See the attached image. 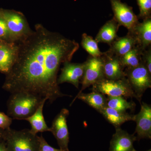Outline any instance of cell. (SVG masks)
<instances>
[{
  "label": "cell",
  "instance_id": "14",
  "mask_svg": "<svg viewBox=\"0 0 151 151\" xmlns=\"http://www.w3.org/2000/svg\"><path fill=\"white\" fill-rule=\"evenodd\" d=\"M136 141L134 134H130L120 127H117L110 142L109 151H135L134 143Z\"/></svg>",
  "mask_w": 151,
  "mask_h": 151
},
{
  "label": "cell",
  "instance_id": "2",
  "mask_svg": "<svg viewBox=\"0 0 151 151\" xmlns=\"http://www.w3.org/2000/svg\"><path fill=\"white\" fill-rule=\"evenodd\" d=\"M45 99L25 92L12 93L8 101V114L12 119L24 120L35 113Z\"/></svg>",
  "mask_w": 151,
  "mask_h": 151
},
{
  "label": "cell",
  "instance_id": "8",
  "mask_svg": "<svg viewBox=\"0 0 151 151\" xmlns=\"http://www.w3.org/2000/svg\"><path fill=\"white\" fill-rule=\"evenodd\" d=\"M84 62V75L81 81L82 86L78 94H80L87 87L105 78L102 56L100 57H89Z\"/></svg>",
  "mask_w": 151,
  "mask_h": 151
},
{
  "label": "cell",
  "instance_id": "9",
  "mask_svg": "<svg viewBox=\"0 0 151 151\" xmlns=\"http://www.w3.org/2000/svg\"><path fill=\"white\" fill-rule=\"evenodd\" d=\"M69 111L63 108L55 118L50 132L52 133L57 141L60 149L62 151H69V132L67 124V119L69 115Z\"/></svg>",
  "mask_w": 151,
  "mask_h": 151
},
{
  "label": "cell",
  "instance_id": "1",
  "mask_svg": "<svg viewBox=\"0 0 151 151\" xmlns=\"http://www.w3.org/2000/svg\"><path fill=\"white\" fill-rule=\"evenodd\" d=\"M16 60L6 74L3 88L11 94L25 92L52 103L62 93L58 73L62 63L70 62L79 48L78 42L37 24L35 30L17 42Z\"/></svg>",
  "mask_w": 151,
  "mask_h": 151
},
{
  "label": "cell",
  "instance_id": "3",
  "mask_svg": "<svg viewBox=\"0 0 151 151\" xmlns=\"http://www.w3.org/2000/svg\"><path fill=\"white\" fill-rule=\"evenodd\" d=\"M3 139L8 151H39V136L29 129L5 130Z\"/></svg>",
  "mask_w": 151,
  "mask_h": 151
},
{
  "label": "cell",
  "instance_id": "16",
  "mask_svg": "<svg viewBox=\"0 0 151 151\" xmlns=\"http://www.w3.org/2000/svg\"><path fill=\"white\" fill-rule=\"evenodd\" d=\"M137 45V41L132 34L128 33L125 36L118 37L110 45L108 50L111 53L120 57L123 56Z\"/></svg>",
  "mask_w": 151,
  "mask_h": 151
},
{
  "label": "cell",
  "instance_id": "11",
  "mask_svg": "<svg viewBox=\"0 0 151 151\" xmlns=\"http://www.w3.org/2000/svg\"><path fill=\"white\" fill-rule=\"evenodd\" d=\"M18 50L17 42L0 40V72L9 73L16 60Z\"/></svg>",
  "mask_w": 151,
  "mask_h": 151
},
{
  "label": "cell",
  "instance_id": "29",
  "mask_svg": "<svg viewBox=\"0 0 151 151\" xmlns=\"http://www.w3.org/2000/svg\"><path fill=\"white\" fill-rule=\"evenodd\" d=\"M0 151H8L5 143H0Z\"/></svg>",
  "mask_w": 151,
  "mask_h": 151
},
{
  "label": "cell",
  "instance_id": "25",
  "mask_svg": "<svg viewBox=\"0 0 151 151\" xmlns=\"http://www.w3.org/2000/svg\"><path fill=\"white\" fill-rule=\"evenodd\" d=\"M0 40L8 42H13L12 40L10 34L7 27L6 22L2 17L0 15Z\"/></svg>",
  "mask_w": 151,
  "mask_h": 151
},
{
  "label": "cell",
  "instance_id": "24",
  "mask_svg": "<svg viewBox=\"0 0 151 151\" xmlns=\"http://www.w3.org/2000/svg\"><path fill=\"white\" fill-rule=\"evenodd\" d=\"M139 9L138 18L143 19L151 18V0H137Z\"/></svg>",
  "mask_w": 151,
  "mask_h": 151
},
{
  "label": "cell",
  "instance_id": "19",
  "mask_svg": "<svg viewBox=\"0 0 151 151\" xmlns=\"http://www.w3.org/2000/svg\"><path fill=\"white\" fill-rule=\"evenodd\" d=\"M47 100L46 99L44 100L35 113L28 118L24 119L30 124L31 129L30 130L34 134L37 135L39 132H50V128L47 125L43 114L44 105Z\"/></svg>",
  "mask_w": 151,
  "mask_h": 151
},
{
  "label": "cell",
  "instance_id": "13",
  "mask_svg": "<svg viewBox=\"0 0 151 151\" xmlns=\"http://www.w3.org/2000/svg\"><path fill=\"white\" fill-rule=\"evenodd\" d=\"M103 61V71L105 78L116 80L126 77L124 68L120 57L108 51L102 55Z\"/></svg>",
  "mask_w": 151,
  "mask_h": 151
},
{
  "label": "cell",
  "instance_id": "17",
  "mask_svg": "<svg viewBox=\"0 0 151 151\" xmlns=\"http://www.w3.org/2000/svg\"><path fill=\"white\" fill-rule=\"evenodd\" d=\"M105 119L116 128L129 121H135L136 115H132L126 112H122L105 106L99 111Z\"/></svg>",
  "mask_w": 151,
  "mask_h": 151
},
{
  "label": "cell",
  "instance_id": "22",
  "mask_svg": "<svg viewBox=\"0 0 151 151\" xmlns=\"http://www.w3.org/2000/svg\"><path fill=\"white\" fill-rule=\"evenodd\" d=\"M107 106L117 111L126 112L127 110L134 111L135 103L133 102H128L124 97H108L107 98Z\"/></svg>",
  "mask_w": 151,
  "mask_h": 151
},
{
  "label": "cell",
  "instance_id": "10",
  "mask_svg": "<svg viewBox=\"0 0 151 151\" xmlns=\"http://www.w3.org/2000/svg\"><path fill=\"white\" fill-rule=\"evenodd\" d=\"M137 140L143 139H151V107L145 103L141 104L140 111L136 115Z\"/></svg>",
  "mask_w": 151,
  "mask_h": 151
},
{
  "label": "cell",
  "instance_id": "21",
  "mask_svg": "<svg viewBox=\"0 0 151 151\" xmlns=\"http://www.w3.org/2000/svg\"><path fill=\"white\" fill-rule=\"evenodd\" d=\"M142 50L137 45L123 56L120 59L124 68L137 66L142 61Z\"/></svg>",
  "mask_w": 151,
  "mask_h": 151
},
{
  "label": "cell",
  "instance_id": "18",
  "mask_svg": "<svg viewBox=\"0 0 151 151\" xmlns=\"http://www.w3.org/2000/svg\"><path fill=\"white\" fill-rule=\"evenodd\" d=\"M119 26L114 19L105 23L100 29L95 40L97 42H103L110 45L118 37L117 32Z\"/></svg>",
  "mask_w": 151,
  "mask_h": 151
},
{
  "label": "cell",
  "instance_id": "4",
  "mask_svg": "<svg viewBox=\"0 0 151 151\" xmlns=\"http://www.w3.org/2000/svg\"><path fill=\"white\" fill-rule=\"evenodd\" d=\"M0 15L6 22L13 41H19L32 32L27 19L21 12L0 8Z\"/></svg>",
  "mask_w": 151,
  "mask_h": 151
},
{
  "label": "cell",
  "instance_id": "20",
  "mask_svg": "<svg viewBox=\"0 0 151 151\" xmlns=\"http://www.w3.org/2000/svg\"><path fill=\"white\" fill-rule=\"evenodd\" d=\"M76 99L82 100L98 112L107 106V98L105 97V95L95 91L89 93L81 92L80 94H78L70 103V106L73 104Z\"/></svg>",
  "mask_w": 151,
  "mask_h": 151
},
{
  "label": "cell",
  "instance_id": "5",
  "mask_svg": "<svg viewBox=\"0 0 151 151\" xmlns=\"http://www.w3.org/2000/svg\"><path fill=\"white\" fill-rule=\"evenodd\" d=\"M92 90L104 95L106 94L108 97L122 96L137 99V96L126 77L116 80L103 78L93 84Z\"/></svg>",
  "mask_w": 151,
  "mask_h": 151
},
{
  "label": "cell",
  "instance_id": "31",
  "mask_svg": "<svg viewBox=\"0 0 151 151\" xmlns=\"http://www.w3.org/2000/svg\"><path fill=\"white\" fill-rule=\"evenodd\" d=\"M135 151H137L136 150ZM146 151H151V149H150V150H148Z\"/></svg>",
  "mask_w": 151,
  "mask_h": 151
},
{
  "label": "cell",
  "instance_id": "28",
  "mask_svg": "<svg viewBox=\"0 0 151 151\" xmlns=\"http://www.w3.org/2000/svg\"><path fill=\"white\" fill-rule=\"evenodd\" d=\"M39 151H62L60 149L52 147L47 142L42 135L39 137Z\"/></svg>",
  "mask_w": 151,
  "mask_h": 151
},
{
  "label": "cell",
  "instance_id": "12",
  "mask_svg": "<svg viewBox=\"0 0 151 151\" xmlns=\"http://www.w3.org/2000/svg\"><path fill=\"white\" fill-rule=\"evenodd\" d=\"M85 62L83 63H72L66 62L63 63L61 72L58 78V85L65 82L73 84L78 88L80 81L84 75Z\"/></svg>",
  "mask_w": 151,
  "mask_h": 151
},
{
  "label": "cell",
  "instance_id": "26",
  "mask_svg": "<svg viewBox=\"0 0 151 151\" xmlns=\"http://www.w3.org/2000/svg\"><path fill=\"white\" fill-rule=\"evenodd\" d=\"M142 60L145 65L149 73L151 74V46L142 51Z\"/></svg>",
  "mask_w": 151,
  "mask_h": 151
},
{
  "label": "cell",
  "instance_id": "15",
  "mask_svg": "<svg viewBox=\"0 0 151 151\" xmlns=\"http://www.w3.org/2000/svg\"><path fill=\"white\" fill-rule=\"evenodd\" d=\"M131 34L135 37L137 45L142 51L149 48L151 44V18L143 20L142 22H139Z\"/></svg>",
  "mask_w": 151,
  "mask_h": 151
},
{
  "label": "cell",
  "instance_id": "6",
  "mask_svg": "<svg viewBox=\"0 0 151 151\" xmlns=\"http://www.w3.org/2000/svg\"><path fill=\"white\" fill-rule=\"evenodd\" d=\"M124 73L137 96V100L141 102L144 92L151 87V74L149 73L142 58L139 65L135 67L126 68Z\"/></svg>",
  "mask_w": 151,
  "mask_h": 151
},
{
  "label": "cell",
  "instance_id": "23",
  "mask_svg": "<svg viewBox=\"0 0 151 151\" xmlns=\"http://www.w3.org/2000/svg\"><path fill=\"white\" fill-rule=\"evenodd\" d=\"M81 45L83 48L93 57H100L104 52L100 51L98 42L90 36L84 33L82 35Z\"/></svg>",
  "mask_w": 151,
  "mask_h": 151
},
{
  "label": "cell",
  "instance_id": "27",
  "mask_svg": "<svg viewBox=\"0 0 151 151\" xmlns=\"http://www.w3.org/2000/svg\"><path fill=\"white\" fill-rule=\"evenodd\" d=\"M12 119L4 113L0 112V128L4 130L10 128Z\"/></svg>",
  "mask_w": 151,
  "mask_h": 151
},
{
  "label": "cell",
  "instance_id": "7",
  "mask_svg": "<svg viewBox=\"0 0 151 151\" xmlns=\"http://www.w3.org/2000/svg\"><path fill=\"white\" fill-rule=\"evenodd\" d=\"M112 10L114 13L113 18L119 26L127 28L129 33H132L139 23V18L134 12L132 7L128 6L121 0H110Z\"/></svg>",
  "mask_w": 151,
  "mask_h": 151
},
{
  "label": "cell",
  "instance_id": "30",
  "mask_svg": "<svg viewBox=\"0 0 151 151\" xmlns=\"http://www.w3.org/2000/svg\"><path fill=\"white\" fill-rule=\"evenodd\" d=\"M5 130L0 128V139H3L4 134Z\"/></svg>",
  "mask_w": 151,
  "mask_h": 151
}]
</instances>
